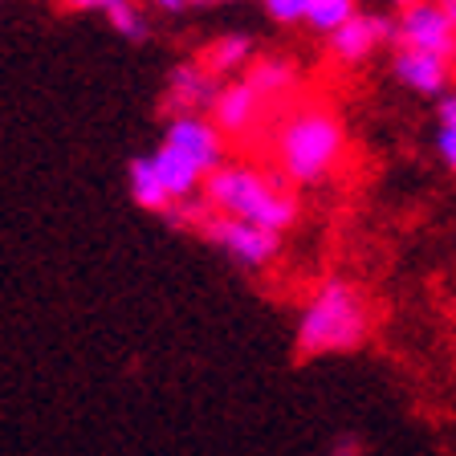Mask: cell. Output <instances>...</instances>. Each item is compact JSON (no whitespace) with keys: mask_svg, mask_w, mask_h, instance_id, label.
I'll list each match as a JSON object with an SVG mask.
<instances>
[{"mask_svg":"<svg viewBox=\"0 0 456 456\" xmlns=\"http://www.w3.org/2000/svg\"><path fill=\"white\" fill-rule=\"evenodd\" d=\"M370 338V305L367 294L351 277H326L297 314L294 346L302 359L359 351Z\"/></svg>","mask_w":456,"mask_h":456,"instance_id":"6da1fadb","label":"cell"},{"mask_svg":"<svg viewBox=\"0 0 456 456\" xmlns=\"http://www.w3.org/2000/svg\"><path fill=\"white\" fill-rule=\"evenodd\" d=\"M277 171L289 183H322L346 155V126L330 106H297L281 118L273 134Z\"/></svg>","mask_w":456,"mask_h":456,"instance_id":"7a4b0ae2","label":"cell"},{"mask_svg":"<svg viewBox=\"0 0 456 456\" xmlns=\"http://www.w3.org/2000/svg\"><path fill=\"white\" fill-rule=\"evenodd\" d=\"M204 200L212 204V212L273 228V232L294 228L297 212H302L281 171H256L245 163H224V167L212 171L204 180Z\"/></svg>","mask_w":456,"mask_h":456,"instance_id":"3957f363","label":"cell"},{"mask_svg":"<svg viewBox=\"0 0 456 456\" xmlns=\"http://www.w3.org/2000/svg\"><path fill=\"white\" fill-rule=\"evenodd\" d=\"M200 237L208 245H216L220 253H228L240 269H265L281 253V232L248 224V220H237V216H224V212H212L200 224Z\"/></svg>","mask_w":456,"mask_h":456,"instance_id":"277c9868","label":"cell"},{"mask_svg":"<svg viewBox=\"0 0 456 456\" xmlns=\"http://www.w3.org/2000/svg\"><path fill=\"white\" fill-rule=\"evenodd\" d=\"M395 45L419 49V53H436L444 61H456V20L440 9L436 0H424L416 9L399 12L395 20Z\"/></svg>","mask_w":456,"mask_h":456,"instance_id":"5b68a950","label":"cell"},{"mask_svg":"<svg viewBox=\"0 0 456 456\" xmlns=\"http://www.w3.org/2000/svg\"><path fill=\"white\" fill-rule=\"evenodd\" d=\"M163 147H171L175 155L196 163L204 175L224 167V134H220V126L208 114H171L167 131H163Z\"/></svg>","mask_w":456,"mask_h":456,"instance_id":"8992f818","label":"cell"},{"mask_svg":"<svg viewBox=\"0 0 456 456\" xmlns=\"http://www.w3.org/2000/svg\"><path fill=\"white\" fill-rule=\"evenodd\" d=\"M326 41H330L334 61H342V66H362L375 49L395 41V20L383 17V12H359V17L346 20V25H342L338 33H330Z\"/></svg>","mask_w":456,"mask_h":456,"instance_id":"52a82bcc","label":"cell"},{"mask_svg":"<svg viewBox=\"0 0 456 456\" xmlns=\"http://www.w3.org/2000/svg\"><path fill=\"white\" fill-rule=\"evenodd\" d=\"M224 77H216L208 66H175L167 77V98H163V110L171 114H208L216 102Z\"/></svg>","mask_w":456,"mask_h":456,"instance_id":"ba28073f","label":"cell"},{"mask_svg":"<svg viewBox=\"0 0 456 456\" xmlns=\"http://www.w3.org/2000/svg\"><path fill=\"white\" fill-rule=\"evenodd\" d=\"M261 106H265V98L256 94L245 77H237V82L220 86V94H216V102H212L208 118L220 126L224 139H245V134H253L256 118H261Z\"/></svg>","mask_w":456,"mask_h":456,"instance_id":"9c48e42d","label":"cell"},{"mask_svg":"<svg viewBox=\"0 0 456 456\" xmlns=\"http://www.w3.org/2000/svg\"><path fill=\"white\" fill-rule=\"evenodd\" d=\"M391 74L399 86H408L419 98H440L448 94V77H452V61L436 53H419V49H395L391 57Z\"/></svg>","mask_w":456,"mask_h":456,"instance_id":"30bf717a","label":"cell"},{"mask_svg":"<svg viewBox=\"0 0 456 456\" xmlns=\"http://www.w3.org/2000/svg\"><path fill=\"white\" fill-rule=\"evenodd\" d=\"M126 188H131L134 204H139L142 212H155V216H163V212L175 204L159 175V167H155V155H139V159L126 163Z\"/></svg>","mask_w":456,"mask_h":456,"instance_id":"8fae6325","label":"cell"},{"mask_svg":"<svg viewBox=\"0 0 456 456\" xmlns=\"http://www.w3.org/2000/svg\"><path fill=\"white\" fill-rule=\"evenodd\" d=\"M151 155H155V167H159L171 200H188V196H200V191H204V180H208V175H204L196 163H188L183 155L163 147V142H159V151H151Z\"/></svg>","mask_w":456,"mask_h":456,"instance_id":"7c38bea8","label":"cell"},{"mask_svg":"<svg viewBox=\"0 0 456 456\" xmlns=\"http://www.w3.org/2000/svg\"><path fill=\"white\" fill-rule=\"evenodd\" d=\"M245 82L253 86L265 102H273V98H285L297 86V69H294V61H285V57H265V61L248 66Z\"/></svg>","mask_w":456,"mask_h":456,"instance_id":"4fadbf2b","label":"cell"},{"mask_svg":"<svg viewBox=\"0 0 456 456\" xmlns=\"http://www.w3.org/2000/svg\"><path fill=\"white\" fill-rule=\"evenodd\" d=\"M248 61H253V41H248L245 33H224V37L212 41L208 53H204V66L216 77L240 74V69H248Z\"/></svg>","mask_w":456,"mask_h":456,"instance_id":"5bb4252c","label":"cell"},{"mask_svg":"<svg viewBox=\"0 0 456 456\" xmlns=\"http://www.w3.org/2000/svg\"><path fill=\"white\" fill-rule=\"evenodd\" d=\"M436 155L448 171H456V90L436 98Z\"/></svg>","mask_w":456,"mask_h":456,"instance_id":"9a60e30c","label":"cell"},{"mask_svg":"<svg viewBox=\"0 0 456 456\" xmlns=\"http://www.w3.org/2000/svg\"><path fill=\"white\" fill-rule=\"evenodd\" d=\"M359 17V4L354 0H314L310 4V17H305V25L314 28V33H338L346 20Z\"/></svg>","mask_w":456,"mask_h":456,"instance_id":"2e32d148","label":"cell"},{"mask_svg":"<svg viewBox=\"0 0 456 456\" xmlns=\"http://www.w3.org/2000/svg\"><path fill=\"white\" fill-rule=\"evenodd\" d=\"M106 20H110V28L126 41L147 37V20H142V12L134 9V0H114L110 9H106Z\"/></svg>","mask_w":456,"mask_h":456,"instance_id":"e0dca14e","label":"cell"},{"mask_svg":"<svg viewBox=\"0 0 456 456\" xmlns=\"http://www.w3.org/2000/svg\"><path fill=\"white\" fill-rule=\"evenodd\" d=\"M208 216H212V204L204 200V191H200V196H188V200H175V204L163 212V220H167L171 228H196V232Z\"/></svg>","mask_w":456,"mask_h":456,"instance_id":"ac0fdd59","label":"cell"},{"mask_svg":"<svg viewBox=\"0 0 456 456\" xmlns=\"http://www.w3.org/2000/svg\"><path fill=\"white\" fill-rule=\"evenodd\" d=\"M310 4L314 0H265V12L277 25H302L310 17Z\"/></svg>","mask_w":456,"mask_h":456,"instance_id":"d6986e66","label":"cell"},{"mask_svg":"<svg viewBox=\"0 0 456 456\" xmlns=\"http://www.w3.org/2000/svg\"><path fill=\"white\" fill-rule=\"evenodd\" d=\"M330 456H367V444H362L354 432H342V436H334Z\"/></svg>","mask_w":456,"mask_h":456,"instance_id":"ffe728a7","label":"cell"},{"mask_svg":"<svg viewBox=\"0 0 456 456\" xmlns=\"http://www.w3.org/2000/svg\"><path fill=\"white\" fill-rule=\"evenodd\" d=\"M114 0H57V9H66V12H94V9H110Z\"/></svg>","mask_w":456,"mask_h":456,"instance_id":"44dd1931","label":"cell"},{"mask_svg":"<svg viewBox=\"0 0 456 456\" xmlns=\"http://www.w3.org/2000/svg\"><path fill=\"white\" fill-rule=\"evenodd\" d=\"M151 9L171 12V17H175V12H183V9H188V0H151Z\"/></svg>","mask_w":456,"mask_h":456,"instance_id":"7402d4cb","label":"cell"},{"mask_svg":"<svg viewBox=\"0 0 456 456\" xmlns=\"http://www.w3.org/2000/svg\"><path fill=\"white\" fill-rule=\"evenodd\" d=\"M399 12H408V9H416V4H424V0H391Z\"/></svg>","mask_w":456,"mask_h":456,"instance_id":"603a6c76","label":"cell"},{"mask_svg":"<svg viewBox=\"0 0 456 456\" xmlns=\"http://www.w3.org/2000/svg\"><path fill=\"white\" fill-rule=\"evenodd\" d=\"M436 4H440V9H444V12H448V17H452V20H456V0H436Z\"/></svg>","mask_w":456,"mask_h":456,"instance_id":"cb8c5ba5","label":"cell"},{"mask_svg":"<svg viewBox=\"0 0 456 456\" xmlns=\"http://www.w3.org/2000/svg\"><path fill=\"white\" fill-rule=\"evenodd\" d=\"M188 4H224V0H188Z\"/></svg>","mask_w":456,"mask_h":456,"instance_id":"d4e9b609","label":"cell"}]
</instances>
